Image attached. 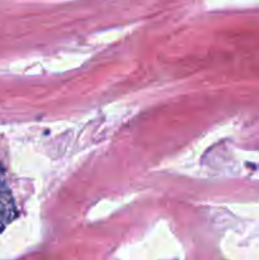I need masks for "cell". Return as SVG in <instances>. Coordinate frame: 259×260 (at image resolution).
<instances>
[{
	"label": "cell",
	"mask_w": 259,
	"mask_h": 260,
	"mask_svg": "<svg viewBox=\"0 0 259 260\" xmlns=\"http://www.w3.org/2000/svg\"><path fill=\"white\" fill-rule=\"evenodd\" d=\"M15 216V206L12 193L5 182L4 168L0 165V218L10 221Z\"/></svg>",
	"instance_id": "6da1fadb"
}]
</instances>
